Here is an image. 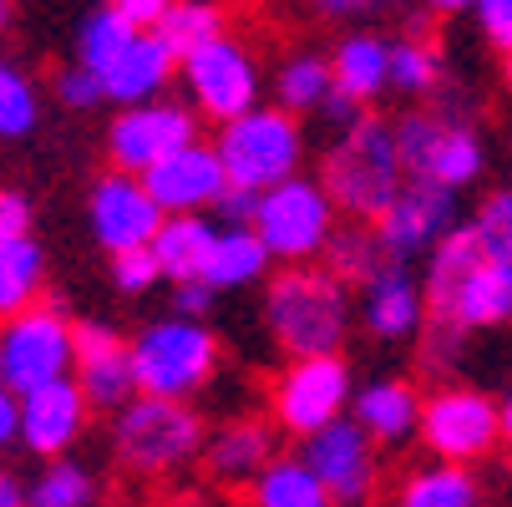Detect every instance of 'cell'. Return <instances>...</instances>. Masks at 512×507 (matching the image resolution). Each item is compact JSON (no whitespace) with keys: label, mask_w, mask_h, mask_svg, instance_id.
<instances>
[{"label":"cell","mask_w":512,"mask_h":507,"mask_svg":"<svg viewBox=\"0 0 512 507\" xmlns=\"http://www.w3.org/2000/svg\"><path fill=\"white\" fill-rule=\"evenodd\" d=\"M371 442H401L421 421V396L411 381H371L365 391H355V416H350Z\"/></svg>","instance_id":"obj_24"},{"label":"cell","mask_w":512,"mask_h":507,"mask_svg":"<svg viewBox=\"0 0 512 507\" xmlns=\"http://www.w3.org/2000/svg\"><path fill=\"white\" fill-rule=\"evenodd\" d=\"M467 234H472L482 259L512 264V188H497L477 203V213L467 219Z\"/></svg>","instance_id":"obj_37"},{"label":"cell","mask_w":512,"mask_h":507,"mask_svg":"<svg viewBox=\"0 0 512 507\" xmlns=\"http://www.w3.org/2000/svg\"><path fill=\"white\" fill-rule=\"evenodd\" d=\"M208 305H213V289H208L203 279H183V284H173V310H178V320H203Z\"/></svg>","instance_id":"obj_45"},{"label":"cell","mask_w":512,"mask_h":507,"mask_svg":"<svg viewBox=\"0 0 512 507\" xmlns=\"http://www.w3.org/2000/svg\"><path fill=\"white\" fill-rule=\"evenodd\" d=\"M406 173H401V153H396V127L376 112H360L325 153V173L320 188L335 208H345L350 219L376 224L386 203L401 193Z\"/></svg>","instance_id":"obj_1"},{"label":"cell","mask_w":512,"mask_h":507,"mask_svg":"<svg viewBox=\"0 0 512 507\" xmlns=\"http://www.w3.org/2000/svg\"><path fill=\"white\" fill-rule=\"evenodd\" d=\"M158 224H163V208L148 198V188L132 173H102L92 183V234L107 254L148 249Z\"/></svg>","instance_id":"obj_16"},{"label":"cell","mask_w":512,"mask_h":507,"mask_svg":"<svg viewBox=\"0 0 512 507\" xmlns=\"http://www.w3.org/2000/svg\"><path fill=\"white\" fill-rule=\"evenodd\" d=\"M137 183L148 188V198L163 208V219H168V213H203V208H213L218 193L229 188L213 148L198 142V137L183 142V148H173L168 158H158Z\"/></svg>","instance_id":"obj_17"},{"label":"cell","mask_w":512,"mask_h":507,"mask_svg":"<svg viewBox=\"0 0 512 507\" xmlns=\"http://www.w3.org/2000/svg\"><path fill=\"white\" fill-rule=\"evenodd\" d=\"M87 431V401L82 391L71 386V376L61 381H46L36 391L21 396V426L16 437L36 452V457H61L71 442Z\"/></svg>","instance_id":"obj_18"},{"label":"cell","mask_w":512,"mask_h":507,"mask_svg":"<svg viewBox=\"0 0 512 507\" xmlns=\"http://www.w3.org/2000/svg\"><path fill=\"white\" fill-rule=\"evenodd\" d=\"M512 320V264H492L482 259L462 289L447 305V320H431V325H452V330H492V325H507Z\"/></svg>","instance_id":"obj_22"},{"label":"cell","mask_w":512,"mask_h":507,"mask_svg":"<svg viewBox=\"0 0 512 507\" xmlns=\"http://www.w3.org/2000/svg\"><path fill=\"white\" fill-rule=\"evenodd\" d=\"M107 6H112L117 16H127L137 31H153V26L163 21V11L173 6V0H107Z\"/></svg>","instance_id":"obj_47"},{"label":"cell","mask_w":512,"mask_h":507,"mask_svg":"<svg viewBox=\"0 0 512 507\" xmlns=\"http://www.w3.org/2000/svg\"><path fill=\"white\" fill-rule=\"evenodd\" d=\"M178 66H183V82L193 92V107L203 117H213L218 127L244 117L249 107H259V61L229 31L198 51H188Z\"/></svg>","instance_id":"obj_9"},{"label":"cell","mask_w":512,"mask_h":507,"mask_svg":"<svg viewBox=\"0 0 512 507\" xmlns=\"http://www.w3.org/2000/svg\"><path fill=\"white\" fill-rule=\"evenodd\" d=\"M330 61L320 56V51H289L284 61H279V71H274V102H279V112H289V117H305V112H320V102L330 97Z\"/></svg>","instance_id":"obj_27"},{"label":"cell","mask_w":512,"mask_h":507,"mask_svg":"<svg viewBox=\"0 0 512 507\" xmlns=\"http://www.w3.org/2000/svg\"><path fill=\"white\" fill-rule=\"evenodd\" d=\"M315 117H325L330 127H340V132H345V127L360 117V102H350L345 92H335V87H330V97L320 102V112H315Z\"/></svg>","instance_id":"obj_48"},{"label":"cell","mask_w":512,"mask_h":507,"mask_svg":"<svg viewBox=\"0 0 512 507\" xmlns=\"http://www.w3.org/2000/svg\"><path fill=\"white\" fill-rule=\"evenodd\" d=\"M249 234L264 244L269 259L310 264L330 244V234H335V203L325 198L320 178L295 173V178H284V183H274V188L259 193Z\"/></svg>","instance_id":"obj_6"},{"label":"cell","mask_w":512,"mask_h":507,"mask_svg":"<svg viewBox=\"0 0 512 507\" xmlns=\"http://www.w3.org/2000/svg\"><path fill=\"white\" fill-rule=\"evenodd\" d=\"M41 122V92L26 71L0 56V137H31Z\"/></svg>","instance_id":"obj_36"},{"label":"cell","mask_w":512,"mask_h":507,"mask_svg":"<svg viewBox=\"0 0 512 507\" xmlns=\"http://www.w3.org/2000/svg\"><path fill=\"white\" fill-rule=\"evenodd\" d=\"M97 6H102V0H97Z\"/></svg>","instance_id":"obj_55"},{"label":"cell","mask_w":512,"mask_h":507,"mask_svg":"<svg viewBox=\"0 0 512 507\" xmlns=\"http://www.w3.org/2000/svg\"><path fill=\"white\" fill-rule=\"evenodd\" d=\"M426 6L436 11V16H462V11H472L477 0H426Z\"/></svg>","instance_id":"obj_51"},{"label":"cell","mask_w":512,"mask_h":507,"mask_svg":"<svg viewBox=\"0 0 512 507\" xmlns=\"http://www.w3.org/2000/svg\"><path fill=\"white\" fill-rule=\"evenodd\" d=\"M178 56L158 41V31H137L122 56L102 71V97L117 107H142V102H158L163 87L173 82Z\"/></svg>","instance_id":"obj_19"},{"label":"cell","mask_w":512,"mask_h":507,"mask_svg":"<svg viewBox=\"0 0 512 507\" xmlns=\"http://www.w3.org/2000/svg\"><path fill=\"white\" fill-rule=\"evenodd\" d=\"M198 137V117L183 102H142V107H122L107 127V158L112 173H132L142 178L158 158H168L173 148Z\"/></svg>","instance_id":"obj_13"},{"label":"cell","mask_w":512,"mask_h":507,"mask_svg":"<svg viewBox=\"0 0 512 507\" xmlns=\"http://www.w3.org/2000/svg\"><path fill=\"white\" fill-rule=\"evenodd\" d=\"M300 462L315 472L325 497L340 502V507H360L376 492V442L365 437L350 416H340V421L320 426L315 437H305Z\"/></svg>","instance_id":"obj_14"},{"label":"cell","mask_w":512,"mask_h":507,"mask_svg":"<svg viewBox=\"0 0 512 507\" xmlns=\"http://www.w3.org/2000/svg\"><path fill=\"white\" fill-rule=\"evenodd\" d=\"M229 188L264 193L284 178H295L305 163V127L279 107H249L244 117L218 127V142H208Z\"/></svg>","instance_id":"obj_3"},{"label":"cell","mask_w":512,"mask_h":507,"mask_svg":"<svg viewBox=\"0 0 512 507\" xmlns=\"http://www.w3.org/2000/svg\"><path fill=\"white\" fill-rule=\"evenodd\" d=\"M320 254H325V274L335 284H365L386 264V254H381V244H376L371 229H335Z\"/></svg>","instance_id":"obj_35"},{"label":"cell","mask_w":512,"mask_h":507,"mask_svg":"<svg viewBox=\"0 0 512 507\" xmlns=\"http://www.w3.org/2000/svg\"><path fill=\"white\" fill-rule=\"evenodd\" d=\"M396 507H477V477L467 467H452V462L411 472Z\"/></svg>","instance_id":"obj_34"},{"label":"cell","mask_w":512,"mask_h":507,"mask_svg":"<svg viewBox=\"0 0 512 507\" xmlns=\"http://www.w3.org/2000/svg\"><path fill=\"white\" fill-rule=\"evenodd\" d=\"M51 92H56V102L66 107V112H97L107 97H102V77L97 71H87V66H61L56 71V82H51Z\"/></svg>","instance_id":"obj_39"},{"label":"cell","mask_w":512,"mask_h":507,"mask_svg":"<svg viewBox=\"0 0 512 507\" xmlns=\"http://www.w3.org/2000/svg\"><path fill=\"white\" fill-rule=\"evenodd\" d=\"M396 153H401V173L416 183H436V188H467L482 178V137L472 122L452 117V112H406L396 122Z\"/></svg>","instance_id":"obj_7"},{"label":"cell","mask_w":512,"mask_h":507,"mask_svg":"<svg viewBox=\"0 0 512 507\" xmlns=\"http://www.w3.org/2000/svg\"><path fill=\"white\" fill-rule=\"evenodd\" d=\"M472 16H477V31L487 36V46L512 56V0H477Z\"/></svg>","instance_id":"obj_41"},{"label":"cell","mask_w":512,"mask_h":507,"mask_svg":"<svg viewBox=\"0 0 512 507\" xmlns=\"http://www.w3.org/2000/svg\"><path fill=\"white\" fill-rule=\"evenodd\" d=\"M112 447L127 472L142 477H168L183 462L203 452V416L188 401H163V396H132L117 411Z\"/></svg>","instance_id":"obj_5"},{"label":"cell","mask_w":512,"mask_h":507,"mask_svg":"<svg viewBox=\"0 0 512 507\" xmlns=\"http://www.w3.org/2000/svg\"><path fill=\"white\" fill-rule=\"evenodd\" d=\"M0 507H26L21 482H16V477H6V472H0Z\"/></svg>","instance_id":"obj_50"},{"label":"cell","mask_w":512,"mask_h":507,"mask_svg":"<svg viewBox=\"0 0 512 507\" xmlns=\"http://www.w3.org/2000/svg\"><path fill=\"white\" fill-rule=\"evenodd\" d=\"M274 437H279V431L264 416L224 421L213 437H203V467H208V477L213 482H229V487L254 482L274 462Z\"/></svg>","instance_id":"obj_20"},{"label":"cell","mask_w":512,"mask_h":507,"mask_svg":"<svg viewBox=\"0 0 512 507\" xmlns=\"http://www.w3.org/2000/svg\"><path fill=\"white\" fill-rule=\"evenodd\" d=\"M330 61V82L335 92H345L350 102H371L386 92V41L371 31H350L335 41Z\"/></svg>","instance_id":"obj_25"},{"label":"cell","mask_w":512,"mask_h":507,"mask_svg":"<svg viewBox=\"0 0 512 507\" xmlns=\"http://www.w3.org/2000/svg\"><path fill=\"white\" fill-rule=\"evenodd\" d=\"M41 284H46V254L31 234L0 244V320L31 310L41 300Z\"/></svg>","instance_id":"obj_29"},{"label":"cell","mask_w":512,"mask_h":507,"mask_svg":"<svg viewBox=\"0 0 512 507\" xmlns=\"http://www.w3.org/2000/svg\"><path fill=\"white\" fill-rule=\"evenodd\" d=\"M264 325L295 360L335 355L350 330V300L345 284H335L325 269H279L264 289Z\"/></svg>","instance_id":"obj_2"},{"label":"cell","mask_w":512,"mask_h":507,"mask_svg":"<svg viewBox=\"0 0 512 507\" xmlns=\"http://www.w3.org/2000/svg\"><path fill=\"white\" fill-rule=\"evenodd\" d=\"M442 77H447V61L431 41L421 36H401V41H386V87H396L401 97H431L442 92Z\"/></svg>","instance_id":"obj_31"},{"label":"cell","mask_w":512,"mask_h":507,"mask_svg":"<svg viewBox=\"0 0 512 507\" xmlns=\"http://www.w3.org/2000/svg\"><path fill=\"white\" fill-rule=\"evenodd\" d=\"M213 234L218 224L203 219V213H168L158 224L148 254L158 259V274L183 284V279H203V264H208V249H213Z\"/></svg>","instance_id":"obj_23"},{"label":"cell","mask_w":512,"mask_h":507,"mask_svg":"<svg viewBox=\"0 0 512 507\" xmlns=\"http://www.w3.org/2000/svg\"><path fill=\"white\" fill-rule=\"evenodd\" d=\"M264 269H269V254L249 229H218L213 249H208V264H203V284L218 295V289H239V284L264 279Z\"/></svg>","instance_id":"obj_28"},{"label":"cell","mask_w":512,"mask_h":507,"mask_svg":"<svg viewBox=\"0 0 512 507\" xmlns=\"http://www.w3.org/2000/svg\"><path fill=\"white\" fill-rule=\"evenodd\" d=\"M350 396V366L340 355H310V360H289L284 376L274 381V421L295 437H315L320 426L340 421Z\"/></svg>","instance_id":"obj_12"},{"label":"cell","mask_w":512,"mask_h":507,"mask_svg":"<svg viewBox=\"0 0 512 507\" xmlns=\"http://www.w3.org/2000/svg\"><path fill=\"white\" fill-rule=\"evenodd\" d=\"M365 289V330L381 335V340H401L411 330H421L426 320V305H421V279L406 269V264H381L371 279L360 284Z\"/></svg>","instance_id":"obj_21"},{"label":"cell","mask_w":512,"mask_h":507,"mask_svg":"<svg viewBox=\"0 0 512 507\" xmlns=\"http://www.w3.org/2000/svg\"><path fill=\"white\" fill-rule=\"evenodd\" d=\"M26 234H31V203H26V193L0 188V244L26 239Z\"/></svg>","instance_id":"obj_43"},{"label":"cell","mask_w":512,"mask_h":507,"mask_svg":"<svg viewBox=\"0 0 512 507\" xmlns=\"http://www.w3.org/2000/svg\"><path fill=\"white\" fill-rule=\"evenodd\" d=\"M462 340H467L462 330L426 320V335H421V371H447L452 360H457V345H462Z\"/></svg>","instance_id":"obj_42"},{"label":"cell","mask_w":512,"mask_h":507,"mask_svg":"<svg viewBox=\"0 0 512 507\" xmlns=\"http://www.w3.org/2000/svg\"><path fill=\"white\" fill-rule=\"evenodd\" d=\"M254 203H259V193H244V188H224L213 198V213L224 224L218 229H249V219H254Z\"/></svg>","instance_id":"obj_44"},{"label":"cell","mask_w":512,"mask_h":507,"mask_svg":"<svg viewBox=\"0 0 512 507\" xmlns=\"http://www.w3.org/2000/svg\"><path fill=\"white\" fill-rule=\"evenodd\" d=\"M254 507H330L325 487L300 457H274L254 482H249Z\"/></svg>","instance_id":"obj_32"},{"label":"cell","mask_w":512,"mask_h":507,"mask_svg":"<svg viewBox=\"0 0 512 507\" xmlns=\"http://www.w3.org/2000/svg\"><path fill=\"white\" fill-rule=\"evenodd\" d=\"M71 386L82 391L87 411H122L137 396L127 340L112 325L97 320L71 325Z\"/></svg>","instance_id":"obj_15"},{"label":"cell","mask_w":512,"mask_h":507,"mask_svg":"<svg viewBox=\"0 0 512 507\" xmlns=\"http://www.w3.org/2000/svg\"><path fill=\"white\" fill-rule=\"evenodd\" d=\"M507 66H502V77H507V87H512V56H502Z\"/></svg>","instance_id":"obj_54"},{"label":"cell","mask_w":512,"mask_h":507,"mask_svg":"<svg viewBox=\"0 0 512 507\" xmlns=\"http://www.w3.org/2000/svg\"><path fill=\"white\" fill-rule=\"evenodd\" d=\"M482 264L477 244L467 229H452L442 244L426 254V284H421V305H426V320H447V305L462 289V279Z\"/></svg>","instance_id":"obj_26"},{"label":"cell","mask_w":512,"mask_h":507,"mask_svg":"<svg viewBox=\"0 0 512 507\" xmlns=\"http://www.w3.org/2000/svg\"><path fill=\"white\" fill-rule=\"evenodd\" d=\"M452 229H462V203L452 188H436V183H416L406 178L401 193L386 203V213L376 219V244L391 264H411L421 254H431Z\"/></svg>","instance_id":"obj_10"},{"label":"cell","mask_w":512,"mask_h":507,"mask_svg":"<svg viewBox=\"0 0 512 507\" xmlns=\"http://www.w3.org/2000/svg\"><path fill=\"white\" fill-rule=\"evenodd\" d=\"M416 431L426 437V447L452 462V467H467V462H482L502 437H497V406L472 391V386H442L421 401V421Z\"/></svg>","instance_id":"obj_11"},{"label":"cell","mask_w":512,"mask_h":507,"mask_svg":"<svg viewBox=\"0 0 512 507\" xmlns=\"http://www.w3.org/2000/svg\"><path fill=\"white\" fill-rule=\"evenodd\" d=\"M132 355V386L137 396H163V401H188L193 391L208 386L218 366V335L203 320H158L137 340H127Z\"/></svg>","instance_id":"obj_4"},{"label":"cell","mask_w":512,"mask_h":507,"mask_svg":"<svg viewBox=\"0 0 512 507\" xmlns=\"http://www.w3.org/2000/svg\"><path fill=\"white\" fill-rule=\"evenodd\" d=\"M61 376H71V320L61 305L36 300L31 310L0 320V386L16 401Z\"/></svg>","instance_id":"obj_8"},{"label":"cell","mask_w":512,"mask_h":507,"mask_svg":"<svg viewBox=\"0 0 512 507\" xmlns=\"http://www.w3.org/2000/svg\"><path fill=\"white\" fill-rule=\"evenodd\" d=\"M11 21V0H0V26H6Z\"/></svg>","instance_id":"obj_53"},{"label":"cell","mask_w":512,"mask_h":507,"mask_svg":"<svg viewBox=\"0 0 512 507\" xmlns=\"http://www.w3.org/2000/svg\"><path fill=\"white\" fill-rule=\"evenodd\" d=\"M386 6L391 0H310V11L325 21H360V16H376Z\"/></svg>","instance_id":"obj_46"},{"label":"cell","mask_w":512,"mask_h":507,"mask_svg":"<svg viewBox=\"0 0 512 507\" xmlns=\"http://www.w3.org/2000/svg\"><path fill=\"white\" fill-rule=\"evenodd\" d=\"M158 259L148 249H127V254H112V284L127 289V295H148V289L158 284Z\"/></svg>","instance_id":"obj_40"},{"label":"cell","mask_w":512,"mask_h":507,"mask_svg":"<svg viewBox=\"0 0 512 507\" xmlns=\"http://www.w3.org/2000/svg\"><path fill=\"white\" fill-rule=\"evenodd\" d=\"M16 426H21V401L0 386V447H11L16 442Z\"/></svg>","instance_id":"obj_49"},{"label":"cell","mask_w":512,"mask_h":507,"mask_svg":"<svg viewBox=\"0 0 512 507\" xmlns=\"http://www.w3.org/2000/svg\"><path fill=\"white\" fill-rule=\"evenodd\" d=\"M137 36V26L127 21V16H117L107 0L102 6H92L87 16H82V26H77V66H87V71H102L122 56V46Z\"/></svg>","instance_id":"obj_33"},{"label":"cell","mask_w":512,"mask_h":507,"mask_svg":"<svg viewBox=\"0 0 512 507\" xmlns=\"http://www.w3.org/2000/svg\"><path fill=\"white\" fill-rule=\"evenodd\" d=\"M497 437H507V442H512V396L497 406Z\"/></svg>","instance_id":"obj_52"},{"label":"cell","mask_w":512,"mask_h":507,"mask_svg":"<svg viewBox=\"0 0 512 507\" xmlns=\"http://www.w3.org/2000/svg\"><path fill=\"white\" fill-rule=\"evenodd\" d=\"M92 492H97V487H92V472H87V467L56 457V462L31 482L26 507H87V502H92Z\"/></svg>","instance_id":"obj_38"},{"label":"cell","mask_w":512,"mask_h":507,"mask_svg":"<svg viewBox=\"0 0 512 507\" xmlns=\"http://www.w3.org/2000/svg\"><path fill=\"white\" fill-rule=\"evenodd\" d=\"M224 26H229L224 0H173L153 31H158V41L183 61L188 51H198V46H208V41L224 36Z\"/></svg>","instance_id":"obj_30"}]
</instances>
